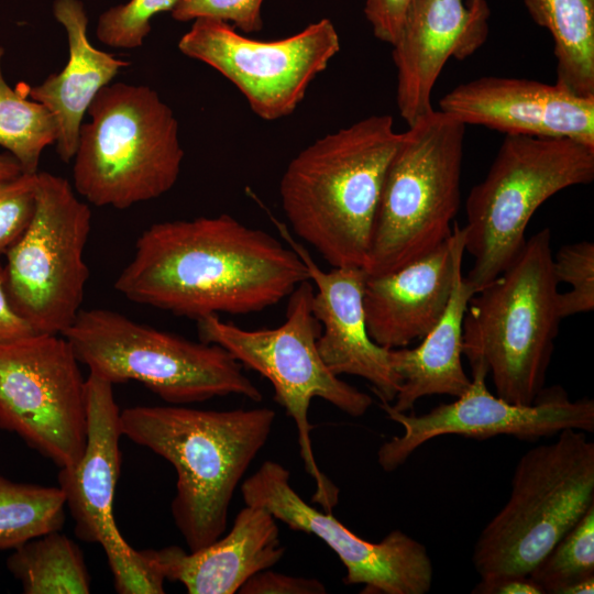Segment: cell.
I'll return each instance as SVG.
<instances>
[{
  "label": "cell",
  "mask_w": 594,
  "mask_h": 594,
  "mask_svg": "<svg viewBox=\"0 0 594 594\" xmlns=\"http://www.w3.org/2000/svg\"><path fill=\"white\" fill-rule=\"evenodd\" d=\"M536 24L553 41L556 82L594 96V0H522Z\"/></svg>",
  "instance_id": "cb8c5ba5"
},
{
  "label": "cell",
  "mask_w": 594,
  "mask_h": 594,
  "mask_svg": "<svg viewBox=\"0 0 594 594\" xmlns=\"http://www.w3.org/2000/svg\"><path fill=\"white\" fill-rule=\"evenodd\" d=\"M66 501L59 486L13 482L0 475V550H13L65 522Z\"/></svg>",
  "instance_id": "4316f807"
},
{
  "label": "cell",
  "mask_w": 594,
  "mask_h": 594,
  "mask_svg": "<svg viewBox=\"0 0 594 594\" xmlns=\"http://www.w3.org/2000/svg\"><path fill=\"white\" fill-rule=\"evenodd\" d=\"M90 229V208L76 197L72 184L38 172L34 217L6 254L4 266L10 305L35 333L63 334L81 310Z\"/></svg>",
  "instance_id": "8fae6325"
},
{
  "label": "cell",
  "mask_w": 594,
  "mask_h": 594,
  "mask_svg": "<svg viewBox=\"0 0 594 594\" xmlns=\"http://www.w3.org/2000/svg\"><path fill=\"white\" fill-rule=\"evenodd\" d=\"M178 0H129L102 12L97 22L98 40L110 47L134 50L151 32L152 19L170 12Z\"/></svg>",
  "instance_id": "f546056e"
},
{
  "label": "cell",
  "mask_w": 594,
  "mask_h": 594,
  "mask_svg": "<svg viewBox=\"0 0 594 594\" xmlns=\"http://www.w3.org/2000/svg\"><path fill=\"white\" fill-rule=\"evenodd\" d=\"M593 592H594V576L579 581L570 585L564 591V594H586V593L592 594Z\"/></svg>",
  "instance_id": "74e56055"
},
{
  "label": "cell",
  "mask_w": 594,
  "mask_h": 594,
  "mask_svg": "<svg viewBox=\"0 0 594 594\" xmlns=\"http://www.w3.org/2000/svg\"><path fill=\"white\" fill-rule=\"evenodd\" d=\"M528 575L543 594H564L570 585L594 576V505Z\"/></svg>",
  "instance_id": "83f0119b"
},
{
  "label": "cell",
  "mask_w": 594,
  "mask_h": 594,
  "mask_svg": "<svg viewBox=\"0 0 594 594\" xmlns=\"http://www.w3.org/2000/svg\"><path fill=\"white\" fill-rule=\"evenodd\" d=\"M402 136L391 116H370L317 139L284 170L279 196L290 228L332 267H364Z\"/></svg>",
  "instance_id": "3957f363"
},
{
  "label": "cell",
  "mask_w": 594,
  "mask_h": 594,
  "mask_svg": "<svg viewBox=\"0 0 594 594\" xmlns=\"http://www.w3.org/2000/svg\"><path fill=\"white\" fill-rule=\"evenodd\" d=\"M240 594H323L326 586L317 579L292 576L262 570L252 575L238 591Z\"/></svg>",
  "instance_id": "d6a6232c"
},
{
  "label": "cell",
  "mask_w": 594,
  "mask_h": 594,
  "mask_svg": "<svg viewBox=\"0 0 594 594\" xmlns=\"http://www.w3.org/2000/svg\"><path fill=\"white\" fill-rule=\"evenodd\" d=\"M36 334L32 327L11 307L4 280V267L0 263V342Z\"/></svg>",
  "instance_id": "e575fe53"
},
{
  "label": "cell",
  "mask_w": 594,
  "mask_h": 594,
  "mask_svg": "<svg viewBox=\"0 0 594 594\" xmlns=\"http://www.w3.org/2000/svg\"><path fill=\"white\" fill-rule=\"evenodd\" d=\"M53 14L66 31L69 57L59 73L48 75L40 85L28 86V95L54 114L56 152L68 163L75 156L84 116L91 101L130 63L90 43L89 20L80 0H55Z\"/></svg>",
  "instance_id": "7402d4cb"
},
{
  "label": "cell",
  "mask_w": 594,
  "mask_h": 594,
  "mask_svg": "<svg viewBox=\"0 0 594 594\" xmlns=\"http://www.w3.org/2000/svg\"><path fill=\"white\" fill-rule=\"evenodd\" d=\"M413 0H365L364 15L374 36L393 45Z\"/></svg>",
  "instance_id": "836d02e7"
},
{
  "label": "cell",
  "mask_w": 594,
  "mask_h": 594,
  "mask_svg": "<svg viewBox=\"0 0 594 594\" xmlns=\"http://www.w3.org/2000/svg\"><path fill=\"white\" fill-rule=\"evenodd\" d=\"M245 505L261 506L290 529L321 539L346 570L344 583L365 594H426L433 568L426 547L399 529L380 542L353 534L332 512H320L293 488L290 472L267 460L241 484Z\"/></svg>",
  "instance_id": "9a60e30c"
},
{
  "label": "cell",
  "mask_w": 594,
  "mask_h": 594,
  "mask_svg": "<svg viewBox=\"0 0 594 594\" xmlns=\"http://www.w3.org/2000/svg\"><path fill=\"white\" fill-rule=\"evenodd\" d=\"M264 0H178L170 15L178 22L209 18L227 22L241 33L250 34L263 29Z\"/></svg>",
  "instance_id": "1f68e13d"
},
{
  "label": "cell",
  "mask_w": 594,
  "mask_h": 594,
  "mask_svg": "<svg viewBox=\"0 0 594 594\" xmlns=\"http://www.w3.org/2000/svg\"><path fill=\"white\" fill-rule=\"evenodd\" d=\"M112 384L89 372L86 378L87 441L81 459L57 476L75 535L99 543L120 594H162L165 578L153 550L138 551L114 521L113 497L121 469L120 410Z\"/></svg>",
  "instance_id": "5bb4252c"
},
{
  "label": "cell",
  "mask_w": 594,
  "mask_h": 594,
  "mask_svg": "<svg viewBox=\"0 0 594 594\" xmlns=\"http://www.w3.org/2000/svg\"><path fill=\"white\" fill-rule=\"evenodd\" d=\"M89 372L113 384L136 381L170 405L263 394L222 346L157 330L108 309H81L62 334Z\"/></svg>",
  "instance_id": "30bf717a"
},
{
  "label": "cell",
  "mask_w": 594,
  "mask_h": 594,
  "mask_svg": "<svg viewBox=\"0 0 594 594\" xmlns=\"http://www.w3.org/2000/svg\"><path fill=\"white\" fill-rule=\"evenodd\" d=\"M594 179V146L565 138L506 134L486 176L465 202L464 276L476 293L515 260L527 226L551 196Z\"/></svg>",
  "instance_id": "52a82bcc"
},
{
  "label": "cell",
  "mask_w": 594,
  "mask_h": 594,
  "mask_svg": "<svg viewBox=\"0 0 594 594\" xmlns=\"http://www.w3.org/2000/svg\"><path fill=\"white\" fill-rule=\"evenodd\" d=\"M465 128L433 109L403 132L382 186L363 267L367 275L396 271L451 237Z\"/></svg>",
  "instance_id": "8992f818"
},
{
  "label": "cell",
  "mask_w": 594,
  "mask_h": 594,
  "mask_svg": "<svg viewBox=\"0 0 594 594\" xmlns=\"http://www.w3.org/2000/svg\"><path fill=\"white\" fill-rule=\"evenodd\" d=\"M594 505V442L578 429L521 455L509 498L481 531L472 562L481 579L528 575Z\"/></svg>",
  "instance_id": "9c48e42d"
},
{
  "label": "cell",
  "mask_w": 594,
  "mask_h": 594,
  "mask_svg": "<svg viewBox=\"0 0 594 594\" xmlns=\"http://www.w3.org/2000/svg\"><path fill=\"white\" fill-rule=\"evenodd\" d=\"M473 594H543L529 575H501L484 578L475 585Z\"/></svg>",
  "instance_id": "d590c367"
},
{
  "label": "cell",
  "mask_w": 594,
  "mask_h": 594,
  "mask_svg": "<svg viewBox=\"0 0 594 594\" xmlns=\"http://www.w3.org/2000/svg\"><path fill=\"white\" fill-rule=\"evenodd\" d=\"M464 253L463 228L453 222L451 237L430 253L389 273L366 274L363 308L370 338L386 349L422 339L448 307Z\"/></svg>",
  "instance_id": "ffe728a7"
},
{
  "label": "cell",
  "mask_w": 594,
  "mask_h": 594,
  "mask_svg": "<svg viewBox=\"0 0 594 594\" xmlns=\"http://www.w3.org/2000/svg\"><path fill=\"white\" fill-rule=\"evenodd\" d=\"M74 156L75 190L97 207L127 209L176 184L184 150L178 122L145 85L105 86L88 110Z\"/></svg>",
  "instance_id": "5b68a950"
},
{
  "label": "cell",
  "mask_w": 594,
  "mask_h": 594,
  "mask_svg": "<svg viewBox=\"0 0 594 594\" xmlns=\"http://www.w3.org/2000/svg\"><path fill=\"white\" fill-rule=\"evenodd\" d=\"M37 173L0 180V255L16 244L34 217Z\"/></svg>",
  "instance_id": "4dcf8cb0"
},
{
  "label": "cell",
  "mask_w": 594,
  "mask_h": 594,
  "mask_svg": "<svg viewBox=\"0 0 594 594\" xmlns=\"http://www.w3.org/2000/svg\"><path fill=\"white\" fill-rule=\"evenodd\" d=\"M314 293L310 279L301 282L287 297L285 321L276 328L243 329L218 315L196 321L200 341L222 346L242 366L273 385L275 402L296 425L305 470L316 484L312 501L332 512L339 488L316 462L308 418L311 399L321 398L352 417L363 416L373 399L333 374L322 361L317 348L321 326L312 312Z\"/></svg>",
  "instance_id": "ba28073f"
},
{
  "label": "cell",
  "mask_w": 594,
  "mask_h": 594,
  "mask_svg": "<svg viewBox=\"0 0 594 594\" xmlns=\"http://www.w3.org/2000/svg\"><path fill=\"white\" fill-rule=\"evenodd\" d=\"M0 428L59 469L81 459L86 378L65 337L36 333L0 342Z\"/></svg>",
  "instance_id": "7c38bea8"
},
{
  "label": "cell",
  "mask_w": 594,
  "mask_h": 594,
  "mask_svg": "<svg viewBox=\"0 0 594 594\" xmlns=\"http://www.w3.org/2000/svg\"><path fill=\"white\" fill-rule=\"evenodd\" d=\"M178 50L219 72L257 117L273 121L296 110L311 81L340 51V37L327 18L275 41L251 38L227 22L198 18Z\"/></svg>",
  "instance_id": "4fadbf2b"
},
{
  "label": "cell",
  "mask_w": 594,
  "mask_h": 594,
  "mask_svg": "<svg viewBox=\"0 0 594 594\" xmlns=\"http://www.w3.org/2000/svg\"><path fill=\"white\" fill-rule=\"evenodd\" d=\"M21 173L18 161L11 154H0V180L13 178Z\"/></svg>",
  "instance_id": "8d00e7d4"
},
{
  "label": "cell",
  "mask_w": 594,
  "mask_h": 594,
  "mask_svg": "<svg viewBox=\"0 0 594 594\" xmlns=\"http://www.w3.org/2000/svg\"><path fill=\"white\" fill-rule=\"evenodd\" d=\"M274 220V219H273ZM279 237L305 263L314 283L312 312L321 326L319 354L336 375H354L371 384L380 403H392L400 387L389 349L369 336L363 308L366 272L362 267H332L323 271L287 227L274 220Z\"/></svg>",
  "instance_id": "ac0fdd59"
},
{
  "label": "cell",
  "mask_w": 594,
  "mask_h": 594,
  "mask_svg": "<svg viewBox=\"0 0 594 594\" xmlns=\"http://www.w3.org/2000/svg\"><path fill=\"white\" fill-rule=\"evenodd\" d=\"M488 18L490 10L471 9L463 0H413L392 45L396 105L408 125L433 110L432 90L447 61L466 58L483 45Z\"/></svg>",
  "instance_id": "d6986e66"
},
{
  "label": "cell",
  "mask_w": 594,
  "mask_h": 594,
  "mask_svg": "<svg viewBox=\"0 0 594 594\" xmlns=\"http://www.w3.org/2000/svg\"><path fill=\"white\" fill-rule=\"evenodd\" d=\"M469 388L452 403H442L420 416L398 413L380 403L386 416L403 427V435L384 442L377 451L380 466L392 472L422 444L440 436L458 435L485 440L506 435L538 441L564 429L594 431V400H571L559 385L544 387L530 405L509 403L487 389V374L472 370Z\"/></svg>",
  "instance_id": "2e32d148"
},
{
  "label": "cell",
  "mask_w": 594,
  "mask_h": 594,
  "mask_svg": "<svg viewBox=\"0 0 594 594\" xmlns=\"http://www.w3.org/2000/svg\"><path fill=\"white\" fill-rule=\"evenodd\" d=\"M475 294L462 274L454 275L448 307L419 345L389 349L391 365L400 381L392 410L407 413L416 402L431 395L461 396L470 386L462 365V326L470 298Z\"/></svg>",
  "instance_id": "603a6c76"
},
{
  "label": "cell",
  "mask_w": 594,
  "mask_h": 594,
  "mask_svg": "<svg viewBox=\"0 0 594 594\" xmlns=\"http://www.w3.org/2000/svg\"><path fill=\"white\" fill-rule=\"evenodd\" d=\"M276 518L265 508L245 505L226 536L197 551L177 546L154 550L165 580L190 594H233L255 573L284 556Z\"/></svg>",
  "instance_id": "44dd1931"
},
{
  "label": "cell",
  "mask_w": 594,
  "mask_h": 594,
  "mask_svg": "<svg viewBox=\"0 0 594 594\" xmlns=\"http://www.w3.org/2000/svg\"><path fill=\"white\" fill-rule=\"evenodd\" d=\"M308 279L287 243L221 213L146 228L114 289L133 302L198 320L262 311Z\"/></svg>",
  "instance_id": "6da1fadb"
},
{
  "label": "cell",
  "mask_w": 594,
  "mask_h": 594,
  "mask_svg": "<svg viewBox=\"0 0 594 594\" xmlns=\"http://www.w3.org/2000/svg\"><path fill=\"white\" fill-rule=\"evenodd\" d=\"M7 559L25 594H87L90 578L79 547L52 531L26 541Z\"/></svg>",
  "instance_id": "d4e9b609"
},
{
  "label": "cell",
  "mask_w": 594,
  "mask_h": 594,
  "mask_svg": "<svg viewBox=\"0 0 594 594\" xmlns=\"http://www.w3.org/2000/svg\"><path fill=\"white\" fill-rule=\"evenodd\" d=\"M548 228L526 240L513 263L469 300L462 353L491 375L496 395L532 404L546 387L560 321Z\"/></svg>",
  "instance_id": "277c9868"
},
{
  "label": "cell",
  "mask_w": 594,
  "mask_h": 594,
  "mask_svg": "<svg viewBox=\"0 0 594 594\" xmlns=\"http://www.w3.org/2000/svg\"><path fill=\"white\" fill-rule=\"evenodd\" d=\"M0 46V146L19 163L22 173L36 174L42 152L55 143L57 123L43 103L29 99L28 85L11 88L2 73Z\"/></svg>",
  "instance_id": "484cf974"
},
{
  "label": "cell",
  "mask_w": 594,
  "mask_h": 594,
  "mask_svg": "<svg viewBox=\"0 0 594 594\" xmlns=\"http://www.w3.org/2000/svg\"><path fill=\"white\" fill-rule=\"evenodd\" d=\"M466 6L474 10H490L486 0H466Z\"/></svg>",
  "instance_id": "f35d334b"
},
{
  "label": "cell",
  "mask_w": 594,
  "mask_h": 594,
  "mask_svg": "<svg viewBox=\"0 0 594 594\" xmlns=\"http://www.w3.org/2000/svg\"><path fill=\"white\" fill-rule=\"evenodd\" d=\"M554 277L571 286L559 293L561 318L594 309V243L580 241L562 245L552 257Z\"/></svg>",
  "instance_id": "f1b7e54d"
},
{
  "label": "cell",
  "mask_w": 594,
  "mask_h": 594,
  "mask_svg": "<svg viewBox=\"0 0 594 594\" xmlns=\"http://www.w3.org/2000/svg\"><path fill=\"white\" fill-rule=\"evenodd\" d=\"M439 110L465 127L565 138L594 146V96L575 95L557 82L483 76L446 94Z\"/></svg>",
  "instance_id": "e0dca14e"
},
{
  "label": "cell",
  "mask_w": 594,
  "mask_h": 594,
  "mask_svg": "<svg viewBox=\"0 0 594 594\" xmlns=\"http://www.w3.org/2000/svg\"><path fill=\"white\" fill-rule=\"evenodd\" d=\"M275 417L267 407L202 410L170 404L120 413L122 436L175 468L170 512L189 551L224 534L235 488L265 446Z\"/></svg>",
  "instance_id": "7a4b0ae2"
}]
</instances>
